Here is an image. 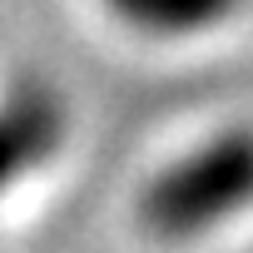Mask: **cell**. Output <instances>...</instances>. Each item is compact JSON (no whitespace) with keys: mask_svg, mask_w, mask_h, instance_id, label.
<instances>
[{"mask_svg":"<svg viewBox=\"0 0 253 253\" xmlns=\"http://www.w3.org/2000/svg\"><path fill=\"white\" fill-rule=\"evenodd\" d=\"M253 204V129H223L159 169L139 199L159 238H199Z\"/></svg>","mask_w":253,"mask_h":253,"instance_id":"obj_1","label":"cell"},{"mask_svg":"<svg viewBox=\"0 0 253 253\" xmlns=\"http://www.w3.org/2000/svg\"><path fill=\"white\" fill-rule=\"evenodd\" d=\"M65 139V109L45 84H15L0 99V194L55 159Z\"/></svg>","mask_w":253,"mask_h":253,"instance_id":"obj_2","label":"cell"},{"mask_svg":"<svg viewBox=\"0 0 253 253\" xmlns=\"http://www.w3.org/2000/svg\"><path fill=\"white\" fill-rule=\"evenodd\" d=\"M109 10L149 35H194L218 25L233 10V0H109Z\"/></svg>","mask_w":253,"mask_h":253,"instance_id":"obj_3","label":"cell"}]
</instances>
